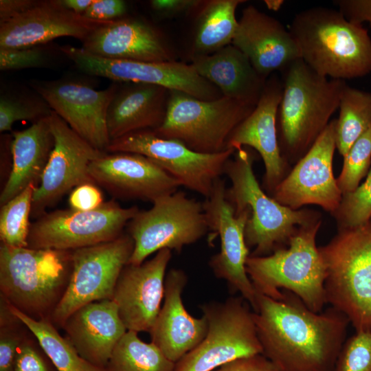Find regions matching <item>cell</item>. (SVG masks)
I'll use <instances>...</instances> for the list:
<instances>
[{"label":"cell","instance_id":"obj_1","mask_svg":"<svg viewBox=\"0 0 371 371\" xmlns=\"http://www.w3.org/2000/svg\"><path fill=\"white\" fill-rule=\"evenodd\" d=\"M282 291L276 300L257 293L253 312L262 355L278 371H333L349 319L332 306L314 312Z\"/></svg>","mask_w":371,"mask_h":371},{"label":"cell","instance_id":"obj_2","mask_svg":"<svg viewBox=\"0 0 371 371\" xmlns=\"http://www.w3.org/2000/svg\"><path fill=\"white\" fill-rule=\"evenodd\" d=\"M280 72L282 96L277 118L278 144L284 159L296 163L331 121L347 84L317 74L302 58Z\"/></svg>","mask_w":371,"mask_h":371},{"label":"cell","instance_id":"obj_3","mask_svg":"<svg viewBox=\"0 0 371 371\" xmlns=\"http://www.w3.org/2000/svg\"><path fill=\"white\" fill-rule=\"evenodd\" d=\"M289 31L302 60L317 74L350 80L371 73V38L362 25L339 11L313 7L295 14Z\"/></svg>","mask_w":371,"mask_h":371},{"label":"cell","instance_id":"obj_4","mask_svg":"<svg viewBox=\"0 0 371 371\" xmlns=\"http://www.w3.org/2000/svg\"><path fill=\"white\" fill-rule=\"evenodd\" d=\"M253 153L241 148L229 159L224 174L231 181L226 196L236 213L247 210L245 243L253 251L249 256H265L288 245L300 226L320 218L311 210H292L267 195L258 183L253 170Z\"/></svg>","mask_w":371,"mask_h":371},{"label":"cell","instance_id":"obj_5","mask_svg":"<svg viewBox=\"0 0 371 371\" xmlns=\"http://www.w3.org/2000/svg\"><path fill=\"white\" fill-rule=\"evenodd\" d=\"M72 251L0 245V297L34 319L49 318L72 271Z\"/></svg>","mask_w":371,"mask_h":371},{"label":"cell","instance_id":"obj_6","mask_svg":"<svg viewBox=\"0 0 371 371\" xmlns=\"http://www.w3.org/2000/svg\"><path fill=\"white\" fill-rule=\"evenodd\" d=\"M321 223L318 218L299 227L287 246L269 255L249 256L245 269L256 293L276 300L288 291L313 311H324L326 271L316 245Z\"/></svg>","mask_w":371,"mask_h":371},{"label":"cell","instance_id":"obj_7","mask_svg":"<svg viewBox=\"0 0 371 371\" xmlns=\"http://www.w3.org/2000/svg\"><path fill=\"white\" fill-rule=\"evenodd\" d=\"M318 248L326 271V303L343 313L355 331L371 330V219L339 228Z\"/></svg>","mask_w":371,"mask_h":371},{"label":"cell","instance_id":"obj_8","mask_svg":"<svg viewBox=\"0 0 371 371\" xmlns=\"http://www.w3.org/2000/svg\"><path fill=\"white\" fill-rule=\"evenodd\" d=\"M255 106L223 95L203 100L170 91L164 121L153 131L163 138L182 142L195 152L218 153L227 150L231 133Z\"/></svg>","mask_w":371,"mask_h":371},{"label":"cell","instance_id":"obj_9","mask_svg":"<svg viewBox=\"0 0 371 371\" xmlns=\"http://www.w3.org/2000/svg\"><path fill=\"white\" fill-rule=\"evenodd\" d=\"M249 304L241 296L203 304L207 334L176 363L175 371H213L234 360L262 354Z\"/></svg>","mask_w":371,"mask_h":371},{"label":"cell","instance_id":"obj_10","mask_svg":"<svg viewBox=\"0 0 371 371\" xmlns=\"http://www.w3.org/2000/svg\"><path fill=\"white\" fill-rule=\"evenodd\" d=\"M152 203L150 209L139 210L126 226L134 241L128 264L140 265L163 249L179 253L209 231L202 203L183 191L162 196Z\"/></svg>","mask_w":371,"mask_h":371},{"label":"cell","instance_id":"obj_11","mask_svg":"<svg viewBox=\"0 0 371 371\" xmlns=\"http://www.w3.org/2000/svg\"><path fill=\"white\" fill-rule=\"evenodd\" d=\"M139 209L105 201L91 211L71 209L46 212L31 223L27 247L74 251L115 239Z\"/></svg>","mask_w":371,"mask_h":371},{"label":"cell","instance_id":"obj_12","mask_svg":"<svg viewBox=\"0 0 371 371\" xmlns=\"http://www.w3.org/2000/svg\"><path fill=\"white\" fill-rule=\"evenodd\" d=\"M134 241L128 234L114 240L72 251V271L60 302L50 317L62 328L67 317L87 304L112 300L123 268L128 263Z\"/></svg>","mask_w":371,"mask_h":371},{"label":"cell","instance_id":"obj_13","mask_svg":"<svg viewBox=\"0 0 371 371\" xmlns=\"http://www.w3.org/2000/svg\"><path fill=\"white\" fill-rule=\"evenodd\" d=\"M105 151L142 155L181 186L205 198L210 196L214 181L224 174L226 162L235 153L232 149L215 154L197 153L178 139L159 136L153 130L138 131L111 140Z\"/></svg>","mask_w":371,"mask_h":371},{"label":"cell","instance_id":"obj_14","mask_svg":"<svg viewBox=\"0 0 371 371\" xmlns=\"http://www.w3.org/2000/svg\"><path fill=\"white\" fill-rule=\"evenodd\" d=\"M60 50L80 70L91 76L118 82L157 85L203 100L223 96L218 89L201 76L191 63L109 59L71 46H62Z\"/></svg>","mask_w":371,"mask_h":371},{"label":"cell","instance_id":"obj_15","mask_svg":"<svg viewBox=\"0 0 371 371\" xmlns=\"http://www.w3.org/2000/svg\"><path fill=\"white\" fill-rule=\"evenodd\" d=\"M226 190L225 181L217 179L210 196L202 202L209 230L218 234L221 243L220 251L211 257L209 266L216 278L224 280L230 291L239 293L254 310L257 293L245 269L250 255L245 239L249 212L245 210L236 213Z\"/></svg>","mask_w":371,"mask_h":371},{"label":"cell","instance_id":"obj_16","mask_svg":"<svg viewBox=\"0 0 371 371\" xmlns=\"http://www.w3.org/2000/svg\"><path fill=\"white\" fill-rule=\"evenodd\" d=\"M49 119L54 146L34 191L31 218L36 219L76 187L95 183L89 175V166L106 153L82 138L54 111Z\"/></svg>","mask_w":371,"mask_h":371},{"label":"cell","instance_id":"obj_17","mask_svg":"<svg viewBox=\"0 0 371 371\" xmlns=\"http://www.w3.org/2000/svg\"><path fill=\"white\" fill-rule=\"evenodd\" d=\"M336 148V119H333L277 186L272 197L292 210L316 205L333 214L343 196L333 172Z\"/></svg>","mask_w":371,"mask_h":371},{"label":"cell","instance_id":"obj_18","mask_svg":"<svg viewBox=\"0 0 371 371\" xmlns=\"http://www.w3.org/2000/svg\"><path fill=\"white\" fill-rule=\"evenodd\" d=\"M31 85L73 131L95 148L106 152L111 142L106 113L117 85L102 90L69 79L34 81Z\"/></svg>","mask_w":371,"mask_h":371},{"label":"cell","instance_id":"obj_19","mask_svg":"<svg viewBox=\"0 0 371 371\" xmlns=\"http://www.w3.org/2000/svg\"><path fill=\"white\" fill-rule=\"evenodd\" d=\"M172 251L163 249L140 265L127 264L117 281L112 300L127 330L151 331L164 298L166 271Z\"/></svg>","mask_w":371,"mask_h":371},{"label":"cell","instance_id":"obj_20","mask_svg":"<svg viewBox=\"0 0 371 371\" xmlns=\"http://www.w3.org/2000/svg\"><path fill=\"white\" fill-rule=\"evenodd\" d=\"M95 184L113 197L153 203L177 191L180 183L148 157L132 153H106L89 168Z\"/></svg>","mask_w":371,"mask_h":371},{"label":"cell","instance_id":"obj_21","mask_svg":"<svg viewBox=\"0 0 371 371\" xmlns=\"http://www.w3.org/2000/svg\"><path fill=\"white\" fill-rule=\"evenodd\" d=\"M110 21L76 14L66 8L60 0L37 1L26 11L0 23V47L45 45L63 36L82 43L93 31Z\"/></svg>","mask_w":371,"mask_h":371},{"label":"cell","instance_id":"obj_22","mask_svg":"<svg viewBox=\"0 0 371 371\" xmlns=\"http://www.w3.org/2000/svg\"><path fill=\"white\" fill-rule=\"evenodd\" d=\"M282 96V83L276 74L266 81L261 97L253 111L231 133L226 149L243 146L256 150L265 168L264 186L272 194L286 176L288 163L282 157L278 137L277 118Z\"/></svg>","mask_w":371,"mask_h":371},{"label":"cell","instance_id":"obj_23","mask_svg":"<svg viewBox=\"0 0 371 371\" xmlns=\"http://www.w3.org/2000/svg\"><path fill=\"white\" fill-rule=\"evenodd\" d=\"M232 44L248 57L265 79L301 58L299 46L289 29L252 5L243 10Z\"/></svg>","mask_w":371,"mask_h":371},{"label":"cell","instance_id":"obj_24","mask_svg":"<svg viewBox=\"0 0 371 371\" xmlns=\"http://www.w3.org/2000/svg\"><path fill=\"white\" fill-rule=\"evenodd\" d=\"M187 280L181 269H171L167 273L164 302L150 332L151 342L175 363L202 341L208 328L204 315L194 317L183 305L182 293Z\"/></svg>","mask_w":371,"mask_h":371},{"label":"cell","instance_id":"obj_25","mask_svg":"<svg viewBox=\"0 0 371 371\" xmlns=\"http://www.w3.org/2000/svg\"><path fill=\"white\" fill-rule=\"evenodd\" d=\"M86 52L101 58L145 62L175 60L160 32L146 22L120 18L93 31L82 43Z\"/></svg>","mask_w":371,"mask_h":371},{"label":"cell","instance_id":"obj_26","mask_svg":"<svg viewBox=\"0 0 371 371\" xmlns=\"http://www.w3.org/2000/svg\"><path fill=\"white\" fill-rule=\"evenodd\" d=\"M62 328L80 355L106 368L115 346L127 332L112 300L84 305L70 315Z\"/></svg>","mask_w":371,"mask_h":371},{"label":"cell","instance_id":"obj_27","mask_svg":"<svg viewBox=\"0 0 371 371\" xmlns=\"http://www.w3.org/2000/svg\"><path fill=\"white\" fill-rule=\"evenodd\" d=\"M170 91L163 87L126 83L117 89L106 113L109 138L142 130H155L164 121Z\"/></svg>","mask_w":371,"mask_h":371},{"label":"cell","instance_id":"obj_28","mask_svg":"<svg viewBox=\"0 0 371 371\" xmlns=\"http://www.w3.org/2000/svg\"><path fill=\"white\" fill-rule=\"evenodd\" d=\"M191 64L223 96L256 106L267 80L248 57L232 44L207 55H192Z\"/></svg>","mask_w":371,"mask_h":371},{"label":"cell","instance_id":"obj_29","mask_svg":"<svg viewBox=\"0 0 371 371\" xmlns=\"http://www.w3.org/2000/svg\"><path fill=\"white\" fill-rule=\"evenodd\" d=\"M49 116L12 131V166L0 194L1 206L27 187L38 186L54 146Z\"/></svg>","mask_w":371,"mask_h":371},{"label":"cell","instance_id":"obj_30","mask_svg":"<svg viewBox=\"0 0 371 371\" xmlns=\"http://www.w3.org/2000/svg\"><path fill=\"white\" fill-rule=\"evenodd\" d=\"M245 0L202 1L197 8L192 55H207L232 44L238 20V6Z\"/></svg>","mask_w":371,"mask_h":371},{"label":"cell","instance_id":"obj_31","mask_svg":"<svg viewBox=\"0 0 371 371\" xmlns=\"http://www.w3.org/2000/svg\"><path fill=\"white\" fill-rule=\"evenodd\" d=\"M8 306L36 337L58 371H107L82 358L73 344L59 333L49 318L34 319L9 304Z\"/></svg>","mask_w":371,"mask_h":371},{"label":"cell","instance_id":"obj_32","mask_svg":"<svg viewBox=\"0 0 371 371\" xmlns=\"http://www.w3.org/2000/svg\"><path fill=\"white\" fill-rule=\"evenodd\" d=\"M336 119V148L343 157L352 144L371 128V92L349 87L344 89Z\"/></svg>","mask_w":371,"mask_h":371},{"label":"cell","instance_id":"obj_33","mask_svg":"<svg viewBox=\"0 0 371 371\" xmlns=\"http://www.w3.org/2000/svg\"><path fill=\"white\" fill-rule=\"evenodd\" d=\"M175 363L168 359L151 341L127 330L118 342L106 369L107 371H175Z\"/></svg>","mask_w":371,"mask_h":371},{"label":"cell","instance_id":"obj_34","mask_svg":"<svg viewBox=\"0 0 371 371\" xmlns=\"http://www.w3.org/2000/svg\"><path fill=\"white\" fill-rule=\"evenodd\" d=\"M36 187L30 186L1 206V243L13 247H27L32 204Z\"/></svg>","mask_w":371,"mask_h":371},{"label":"cell","instance_id":"obj_35","mask_svg":"<svg viewBox=\"0 0 371 371\" xmlns=\"http://www.w3.org/2000/svg\"><path fill=\"white\" fill-rule=\"evenodd\" d=\"M371 164V128L363 133L344 157L342 170L336 179L342 195L355 190L368 173Z\"/></svg>","mask_w":371,"mask_h":371},{"label":"cell","instance_id":"obj_36","mask_svg":"<svg viewBox=\"0 0 371 371\" xmlns=\"http://www.w3.org/2000/svg\"><path fill=\"white\" fill-rule=\"evenodd\" d=\"M30 332L0 297V371H14L19 348Z\"/></svg>","mask_w":371,"mask_h":371},{"label":"cell","instance_id":"obj_37","mask_svg":"<svg viewBox=\"0 0 371 371\" xmlns=\"http://www.w3.org/2000/svg\"><path fill=\"white\" fill-rule=\"evenodd\" d=\"M52 109L47 103L39 98L14 97L1 95L0 98V131H12L17 121H30L34 123L48 117Z\"/></svg>","mask_w":371,"mask_h":371},{"label":"cell","instance_id":"obj_38","mask_svg":"<svg viewBox=\"0 0 371 371\" xmlns=\"http://www.w3.org/2000/svg\"><path fill=\"white\" fill-rule=\"evenodd\" d=\"M333 215L339 228L359 226L371 219V168L363 183L353 192L342 196Z\"/></svg>","mask_w":371,"mask_h":371},{"label":"cell","instance_id":"obj_39","mask_svg":"<svg viewBox=\"0 0 371 371\" xmlns=\"http://www.w3.org/2000/svg\"><path fill=\"white\" fill-rule=\"evenodd\" d=\"M333 371H371V330L355 331L346 339Z\"/></svg>","mask_w":371,"mask_h":371},{"label":"cell","instance_id":"obj_40","mask_svg":"<svg viewBox=\"0 0 371 371\" xmlns=\"http://www.w3.org/2000/svg\"><path fill=\"white\" fill-rule=\"evenodd\" d=\"M43 45L22 48L0 47V69L18 70L47 65L49 56Z\"/></svg>","mask_w":371,"mask_h":371},{"label":"cell","instance_id":"obj_41","mask_svg":"<svg viewBox=\"0 0 371 371\" xmlns=\"http://www.w3.org/2000/svg\"><path fill=\"white\" fill-rule=\"evenodd\" d=\"M14 371L58 370L36 337L30 332L19 348Z\"/></svg>","mask_w":371,"mask_h":371},{"label":"cell","instance_id":"obj_42","mask_svg":"<svg viewBox=\"0 0 371 371\" xmlns=\"http://www.w3.org/2000/svg\"><path fill=\"white\" fill-rule=\"evenodd\" d=\"M105 201L100 187L95 183H82L74 188L69 194L70 209L91 211L99 208Z\"/></svg>","mask_w":371,"mask_h":371},{"label":"cell","instance_id":"obj_43","mask_svg":"<svg viewBox=\"0 0 371 371\" xmlns=\"http://www.w3.org/2000/svg\"><path fill=\"white\" fill-rule=\"evenodd\" d=\"M126 3L122 0H93L83 15L98 21H113L126 12Z\"/></svg>","mask_w":371,"mask_h":371},{"label":"cell","instance_id":"obj_44","mask_svg":"<svg viewBox=\"0 0 371 371\" xmlns=\"http://www.w3.org/2000/svg\"><path fill=\"white\" fill-rule=\"evenodd\" d=\"M334 3L350 22L358 25L368 22L371 27V0H337Z\"/></svg>","mask_w":371,"mask_h":371},{"label":"cell","instance_id":"obj_45","mask_svg":"<svg viewBox=\"0 0 371 371\" xmlns=\"http://www.w3.org/2000/svg\"><path fill=\"white\" fill-rule=\"evenodd\" d=\"M213 371H278V370L262 354H259L234 360Z\"/></svg>","mask_w":371,"mask_h":371},{"label":"cell","instance_id":"obj_46","mask_svg":"<svg viewBox=\"0 0 371 371\" xmlns=\"http://www.w3.org/2000/svg\"><path fill=\"white\" fill-rule=\"evenodd\" d=\"M200 0H152L151 8L165 16L195 11L200 5Z\"/></svg>","mask_w":371,"mask_h":371},{"label":"cell","instance_id":"obj_47","mask_svg":"<svg viewBox=\"0 0 371 371\" xmlns=\"http://www.w3.org/2000/svg\"><path fill=\"white\" fill-rule=\"evenodd\" d=\"M36 2V0H1L0 23L26 11Z\"/></svg>","mask_w":371,"mask_h":371},{"label":"cell","instance_id":"obj_48","mask_svg":"<svg viewBox=\"0 0 371 371\" xmlns=\"http://www.w3.org/2000/svg\"><path fill=\"white\" fill-rule=\"evenodd\" d=\"M61 3L68 10L79 14H83L93 0H60Z\"/></svg>","mask_w":371,"mask_h":371},{"label":"cell","instance_id":"obj_49","mask_svg":"<svg viewBox=\"0 0 371 371\" xmlns=\"http://www.w3.org/2000/svg\"><path fill=\"white\" fill-rule=\"evenodd\" d=\"M265 4L267 8L272 10H278L280 8L281 5L283 4L284 1L281 0H268L265 1Z\"/></svg>","mask_w":371,"mask_h":371}]
</instances>
